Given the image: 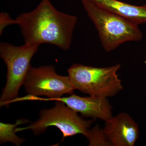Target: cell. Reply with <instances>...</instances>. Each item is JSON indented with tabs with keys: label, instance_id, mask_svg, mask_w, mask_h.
Returning a JSON list of instances; mask_svg holds the SVG:
<instances>
[{
	"label": "cell",
	"instance_id": "9",
	"mask_svg": "<svg viewBox=\"0 0 146 146\" xmlns=\"http://www.w3.org/2000/svg\"><path fill=\"white\" fill-rule=\"evenodd\" d=\"M91 1L138 25L146 23V4L136 6L119 0Z\"/></svg>",
	"mask_w": 146,
	"mask_h": 146
},
{
	"label": "cell",
	"instance_id": "6",
	"mask_svg": "<svg viewBox=\"0 0 146 146\" xmlns=\"http://www.w3.org/2000/svg\"><path fill=\"white\" fill-rule=\"evenodd\" d=\"M24 85L29 95L45 96L48 99L71 95L75 90L69 76L58 74L52 65L31 67Z\"/></svg>",
	"mask_w": 146,
	"mask_h": 146
},
{
	"label": "cell",
	"instance_id": "11",
	"mask_svg": "<svg viewBox=\"0 0 146 146\" xmlns=\"http://www.w3.org/2000/svg\"><path fill=\"white\" fill-rule=\"evenodd\" d=\"M86 138L89 141V146H112L106 138L103 129L98 125L89 129Z\"/></svg>",
	"mask_w": 146,
	"mask_h": 146
},
{
	"label": "cell",
	"instance_id": "10",
	"mask_svg": "<svg viewBox=\"0 0 146 146\" xmlns=\"http://www.w3.org/2000/svg\"><path fill=\"white\" fill-rule=\"evenodd\" d=\"M29 121L26 119H19L15 124L0 123V142L1 144L10 142L15 145L19 146L25 142V139L17 136L16 129L20 125L27 123Z\"/></svg>",
	"mask_w": 146,
	"mask_h": 146
},
{
	"label": "cell",
	"instance_id": "3",
	"mask_svg": "<svg viewBox=\"0 0 146 146\" xmlns=\"http://www.w3.org/2000/svg\"><path fill=\"white\" fill-rule=\"evenodd\" d=\"M121 67L120 64L104 68L74 64L68 73L75 90L89 96L108 98L123 89L117 74Z\"/></svg>",
	"mask_w": 146,
	"mask_h": 146
},
{
	"label": "cell",
	"instance_id": "5",
	"mask_svg": "<svg viewBox=\"0 0 146 146\" xmlns=\"http://www.w3.org/2000/svg\"><path fill=\"white\" fill-rule=\"evenodd\" d=\"M56 102L54 107L41 110L39 119L25 127L16 128V132L31 129L35 135H38L49 127L54 126L62 132L61 142L66 137L78 134L86 137L94 121L84 119L64 103Z\"/></svg>",
	"mask_w": 146,
	"mask_h": 146
},
{
	"label": "cell",
	"instance_id": "7",
	"mask_svg": "<svg viewBox=\"0 0 146 146\" xmlns=\"http://www.w3.org/2000/svg\"><path fill=\"white\" fill-rule=\"evenodd\" d=\"M33 99V100L62 102L86 118L98 119L106 121L112 117V106L107 98L91 96L82 97L72 94L69 97H61L51 99L34 96Z\"/></svg>",
	"mask_w": 146,
	"mask_h": 146
},
{
	"label": "cell",
	"instance_id": "4",
	"mask_svg": "<svg viewBox=\"0 0 146 146\" xmlns=\"http://www.w3.org/2000/svg\"><path fill=\"white\" fill-rule=\"evenodd\" d=\"M39 46L25 44L14 46L10 43L0 44V56L7 68L6 83L0 98L1 107L6 106L18 98L19 90L24 85L32 58Z\"/></svg>",
	"mask_w": 146,
	"mask_h": 146
},
{
	"label": "cell",
	"instance_id": "12",
	"mask_svg": "<svg viewBox=\"0 0 146 146\" xmlns=\"http://www.w3.org/2000/svg\"><path fill=\"white\" fill-rule=\"evenodd\" d=\"M18 21L16 19L11 18L9 13L2 12L0 13V35H1L5 28L11 25H17Z\"/></svg>",
	"mask_w": 146,
	"mask_h": 146
},
{
	"label": "cell",
	"instance_id": "2",
	"mask_svg": "<svg viewBox=\"0 0 146 146\" xmlns=\"http://www.w3.org/2000/svg\"><path fill=\"white\" fill-rule=\"evenodd\" d=\"M84 10L98 33L102 46L110 52L125 42H138L143 34L138 25L99 5L91 0H81Z\"/></svg>",
	"mask_w": 146,
	"mask_h": 146
},
{
	"label": "cell",
	"instance_id": "1",
	"mask_svg": "<svg viewBox=\"0 0 146 146\" xmlns=\"http://www.w3.org/2000/svg\"><path fill=\"white\" fill-rule=\"evenodd\" d=\"M25 44L54 45L63 50L70 47L77 17L58 10L50 0H42L33 10L16 18Z\"/></svg>",
	"mask_w": 146,
	"mask_h": 146
},
{
	"label": "cell",
	"instance_id": "8",
	"mask_svg": "<svg viewBox=\"0 0 146 146\" xmlns=\"http://www.w3.org/2000/svg\"><path fill=\"white\" fill-rule=\"evenodd\" d=\"M104 131L113 146H133L139 138L137 123L125 112L105 121Z\"/></svg>",
	"mask_w": 146,
	"mask_h": 146
}]
</instances>
